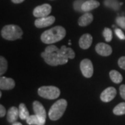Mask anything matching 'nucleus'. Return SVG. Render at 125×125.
<instances>
[{
    "instance_id": "a878e982",
    "label": "nucleus",
    "mask_w": 125,
    "mask_h": 125,
    "mask_svg": "<svg viewBox=\"0 0 125 125\" xmlns=\"http://www.w3.org/2000/svg\"><path fill=\"white\" fill-rule=\"evenodd\" d=\"M84 1H83V0H76L74 2V9L77 11H82L81 7H82V5Z\"/></svg>"
},
{
    "instance_id": "0eeeda50",
    "label": "nucleus",
    "mask_w": 125,
    "mask_h": 125,
    "mask_svg": "<svg viewBox=\"0 0 125 125\" xmlns=\"http://www.w3.org/2000/svg\"><path fill=\"white\" fill-rule=\"evenodd\" d=\"M51 11H52V6L48 4H44L36 7L33 10V14L37 18H43V17L49 16Z\"/></svg>"
},
{
    "instance_id": "9d476101",
    "label": "nucleus",
    "mask_w": 125,
    "mask_h": 125,
    "mask_svg": "<svg viewBox=\"0 0 125 125\" xmlns=\"http://www.w3.org/2000/svg\"><path fill=\"white\" fill-rule=\"evenodd\" d=\"M95 50L97 54L102 56H108L112 54L113 52L112 47L110 45L103 42H99L96 45Z\"/></svg>"
},
{
    "instance_id": "dca6fc26",
    "label": "nucleus",
    "mask_w": 125,
    "mask_h": 125,
    "mask_svg": "<svg viewBox=\"0 0 125 125\" xmlns=\"http://www.w3.org/2000/svg\"><path fill=\"white\" fill-rule=\"evenodd\" d=\"M93 21V15L90 13H85L81 15L78 21V24L81 27H86Z\"/></svg>"
},
{
    "instance_id": "c85d7f7f",
    "label": "nucleus",
    "mask_w": 125,
    "mask_h": 125,
    "mask_svg": "<svg viewBox=\"0 0 125 125\" xmlns=\"http://www.w3.org/2000/svg\"><path fill=\"white\" fill-rule=\"evenodd\" d=\"M120 93L121 97L123 99L125 100V85H121L120 87Z\"/></svg>"
},
{
    "instance_id": "6ab92c4d",
    "label": "nucleus",
    "mask_w": 125,
    "mask_h": 125,
    "mask_svg": "<svg viewBox=\"0 0 125 125\" xmlns=\"http://www.w3.org/2000/svg\"><path fill=\"white\" fill-rule=\"evenodd\" d=\"M19 116L21 120H27V117L29 116V112L27 109V106L24 104H20L19 106Z\"/></svg>"
},
{
    "instance_id": "393cba45",
    "label": "nucleus",
    "mask_w": 125,
    "mask_h": 125,
    "mask_svg": "<svg viewBox=\"0 0 125 125\" xmlns=\"http://www.w3.org/2000/svg\"><path fill=\"white\" fill-rule=\"evenodd\" d=\"M116 23L118 26H120V28L125 29V17L124 16H120L117 17L116 18Z\"/></svg>"
},
{
    "instance_id": "b1692460",
    "label": "nucleus",
    "mask_w": 125,
    "mask_h": 125,
    "mask_svg": "<svg viewBox=\"0 0 125 125\" xmlns=\"http://www.w3.org/2000/svg\"><path fill=\"white\" fill-rule=\"evenodd\" d=\"M103 36L106 42H111L113 38V32L111 29L108 28H105L103 31Z\"/></svg>"
},
{
    "instance_id": "f03ea898",
    "label": "nucleus",
    "mask_w": 125,
    "mask_h": 125,
    "mask_svg": "<svg viewBox=\"0 0 125 125\" xmlns=\"http://www.w3.org/2000/svg\"><path fill=\"white\" fill-rule=\"evenodd\" d=\"M66 31L62 27L56 26L44 31L41 35V40L45 44H54L63 39Z\"/></svg>"
},
{
    "instance_id": "c756f323",
    "label": "nucleus",
    "mask_w": 125,
    "mask_h": 125,
    "mask_svg": "<svg viewBox=\"0 0 125 125\" xmlns=\"http://www.w3.org/2000/svg\"><path fill=\"white\" fill-rule=\"evenodd\" d=\"M6 113V108L3 105H0V117H3L5 116Z\"/></svg>"
},
{
    "instance_id": "9b49d317",
    "label": "nucleus",
    "mask_w": 125,
    "mask_h": 125,
    "mask_svg": "<svg viewBox=\"0 0 125 125\" xmlns=\"http://www.w3.org/2000/svg\"><path fill=\"white\" fill-rule=\"evenodd\" d=\"M33 111L37 116H38L43 120H46V117H47L46 111H45V108L41 103L38 102V101L33 102Z\"/></svg>"
},
{
    "instance_id": "cd10ccee",
    "label": "nucleus",
    "mask_w": 125,
    "mask_h": 125,
    "mask_svg": "<svg viewBox=\"0 0 125 125\" xmlns=\"http://www.w3.org/2000/svg\"><path fill=\"white\" fill-rule=\"evenodd\" d=\"M118 65L119 67L125 70V56H122L118 60Z\"/></svg>"
},
{
    "instance_id": "ddd939ff",
    "label": "nucleus",
    "mask_w": 125,
    "mask_h": 125,
    "mask_svg": "<svg viewBox=\"0 0 125 125\" xmlns=\"http://www.w3.org/2000/svg\"><path fill=\"white\" fill-rule=\"evenodd\" d=\"M58 54L62 57L67 59H73L75 57V53L74 50L70 47L63 45L58 50Z\"/></svg>"
},
{
    "instance_id": "4be33fe9",
    "label": "nucleus",
    "mask_w": 125,
    "mask_h": 125,
    "mask_svg": "<svg viewBox=\"0 0 125 125\" xmlns=\"http://www.w3.org/2000/svg\"><path fill=\"white\" fill-rule=\"evenodd\" d=\"M8 68V62L6 58L3 56L0 58V74L2 76L7 70Z\"/></svg>"
},
{
    "instance_id": "7c9ffc66",
    "label": "nucleus",
    "mask_w": 125,
    "mask_h": 125,
    "mask_svg": "<svg viewBox=\"0 0 125 125\" xmlns=\"http://www.w3.org/2000/svg\"><path fill=\"white\" fill-rule=\"evenodd\" d=\"M11 1L15 4H20V3L23 2L24 0H11Z\"/></svg>"
},
{
    "instance_id": "423d86ee",
    "label": "nucleus",
    "mask_w": 125,
    "mask_h": 125,
    "mask_svg": "<svg viewBox=\"0 0 125 125\" xmlns=\"http://www.w3.org/2000/svg\"><path fill=\"white\" fill-rule=\"evenodd\" d=\"M81 71L86 78H90L93 74V65L89 59H83L80 63Z\"/></svg>"
},
{
    "instance_id": "bb28decb",
    "label": "nucleus",
    "mask_w": 125,
    "mask_h": 125,
    "mask_svg": "<svg viewBox=\"0 0 125 125\" xmlns=\"http://www.w3.org/2000/svg\"><path fill=\"white\" fill-rule=\"evenodd\" d=\"M115 35L118 37V38H120V40H125V33H123V31H122L121 29H115Z\"/></svg>"
},
{
    "instance_id": "1a4fd4ad",
    "label": "nucleus",
    "mask_w": 125,
    "mask_h": 125,
    "mask_svg": "<svg viewBox=\"0 0 125 125\" xmlns=\"http://www.w3.org/2000/svg\"><path fill=\"white\" fill-rule=\"evenodd\" d=\"M55 22V17L54 16H47L43 18H37L35 21V26L37 28H45L49 27L54 24Z\"/></svg>"
},
{
    "instance_id": "5701e85b",
    "label": "nucleus",
    "mask_w": 125,
    "mask_h": 125,
    "mask_svg": "<svg viewBox=\"0 0 125 125\" xmlns=\"http://www.w3.org/2000/svg\"><path fill=\"white\" fill-rule=\"evenodd\" d=\"M104 4L106 5V6L111 8L114 10H117L120 6V4L117 0H106L104 1Z\"/></svg>"
},
{
    "instance_id": "2eb2a0df",
    "label": "nucleus",
    "mask_w": 125,
    "mask_h": 125,
    "mask_svg": "<svg viewBox=\"0 0 125 125\" xmlns=\"http://www.w3.org/2000/svg\"><path fill=\"white\" fill-rule=\"evenodd\" d=\"M99 5H100L99 2L96 0H88V1H85L83 2L82 7H81V10L83 12L87 13L93 9H97V7L99 6Z\"/></svg>"
},
{
    "instance_id": "7ed1b4c3",
    "label": "nucleus",
    "mask_w": 125,
    "mask_h": 125,
    "mask_svg": "<svg viewBox=\"0 0 125 125\" xmlns=\"http://www.w3.org/2000/svg\"><path fill=\"white\" fill-rule=\"evenodd\" d=\"M23 32L22 29L18 25L9 24L3 27L1 35L3 38L7 40H15L22 38Z\"/></svg>"
},
{
    "instance_id": "412c9836",
    "label": "nucleus",
    "mask_w": 125,
    "mask_h": 125,
    "mask_svg": "<svg viewBox=\"0 0 125 125\" xmlns=\"http://www.w3.org/2000/svg\"><path fill=\"white\" fill-rule=\"evenodd\" d=\"M113 112L116 115H122L125 114V102L120 103L113 108Z\"/></svg>"
},
{
    "instance_id": "20e7f679",
    "label": "nucleus",
    "mask_w": 125,
    "mask_h": 125,
    "mask_svg": "<svg viewBox=\"0 0 125 125\" xmlns=\"http://www.w3.org/2000/svg\"><path fill=\"white\" fill-rule=\"evenodd\" d=\"M67 106V101L64 99H61L54 103L49 111L48 115L50 120H59L66 110Z\"/></svg>"
},
{
    "instance_id": "4468645a",
    "label": "nucleus",
    "mask_w": 125,
    "mask_h": 125,
    "mask_svg": "<svg viewBox=\"0 0 125 125\" xmlns=\"http://www.w3.org/2000/svg\"><path fill=\"white\" fill-rule=\"evenodd\" d=\"M93 42V37L89 33H85L81 36L79 41V47L81 49H87L89 48Z\"/></svg>"
},
{
    "instance_id": "f3484780",
    "label": "nucleus",
    "mask_w": 125,
    "mask_h": 125,
    "mask_svg": "<svg viewBox=\"0 0 125 125\" xmlns=\"http://www.w3.org/2000/svg\"><path fill=\"white\" fill-rule=\"evenodd\" d=\"M19 116V108L13 106L10 108L7 113V120L10 123L16 122Z\"/></svg>"
},
{
    "instance_id": "aec40b11",
    "label": "nucleus",
    "mask_w": 125,
    "mask_h": 125,
    "mask_svg": "<svg viewBox=\"0 0 125 125\" xmlns=\"http://www.w3.org/2000/svg\"><path fill=\"white\" fill-rule=\"evenodd\" d=\"M109 76L112 81L115 83H120L123 79L122 74L116 70H111L109 73Z\"/></svg>"
},
{
    "instance_id": "2f4dec72",
    "label": "nucleus",
    "mask_w": 125,
    "mask_h": 125,
    "mask_svg": "<svg viewBox=\"0 0 125 125\" xmlns=\"http://www.w3.org/2000/svg\"><path fill=\"white\" fill-rule=\"evenodd\" d=\"M22 125L20 122H15L13 123V125Z\"/></svg>"
},
{
    "instance_id": "a211bd4d",
    "label": "nucleus",
    "mask_w": 125,
    "mask_h": 125,
    "mask_svg": "<svg viewBox=\"0 0 125 125\" xmlns=\"http://www.w3.org/2000/svg\"><path fill=\"white\" fill-rule=\"evenodd\" d=\"M27 123L29 125H45L46 120H43L35 115H31L26 120Z\"/></svg>"
},
{
    "instance_id": "39448f33",
    "label": "nucleus",
    "mask_w": 125,
    "mask_h": 125,
    "mask_svg": "<svg viewBox=\"0 0 125 125\" xmlns=\"http://www.w3.org/2000/svg\"><path fill=\"white\" fill-rule=\"evenodd\" d=\"M40 97L47 99H55L58 98L61 94L60 90L56 86H42L38 90Z\"/></svg>"
},
{
    "instance_id": "6e6552de",
    "label": "nucleus",
    "mask_w": 125,
    "mask_h": 125,
    "mask_svg": "<svg viewBox=\"0 0 125 125\" xmlns=\"http://www.w3.org/2000/svg\"><path fill=\"white\" fill-rule=\"evenodd\" d=\"M116 89L113 87H108L104 90L100 95V99L104 102H109L115 97Z\"/></svg>"
},
{
    "instance_id": "f257e3e1",
    "label": "nucleus",
    "mask_w": 125,
    "mask_h": 125,
    "mask_svg": "<svg viewBox=\"0 0 125 125\" xmlns=\"http://www.w3.org/2000/svg\"><path fill=\"white\" fill-rule=\"evenodd\" d=\"M58 48L55 45H51L45 48V52L41 54L42 58L45 60L46 63L52 66H56L66 64L68 59L61 57L58 54Z\"/></svg>"
},
{
    "instance_id": "f8f14e48",
    "label": "nucleus",
    "mask_w": 125,
    "mask_h": 125,
    "mask_svg": "<svg viewBox=\"0 0 125 125\" xmlns=\"http://www.w3.org/2000/svg\"><path fill=\"white\" fill-rule=\"evenodd\" d=\"M15 85V81L11 78L1 76L0 78V88L1 90H11Z\"/></svg>"
}]
</instances>
